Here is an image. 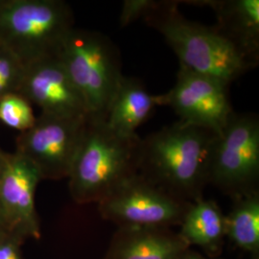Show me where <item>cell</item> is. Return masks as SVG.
Masks as SVG:
<instances>
[{
	"label": "cell",
	"instance_id": "7a4b0ae2",
	"mask_svg": "<svg viewBox=\"0 0 259 259\" xmlns=\"http://www.w3.org/2000/svg\"><path fill=\"white\" fill-rule=\"evenodd\" d=\"M140 140L121 136L105 120L87 118L70 169L69 191L78 204H98L123 181L138 174Z\"/></svg>",
	"mask_w": 259,
	"mask_h": 259
},
{
	"label": "cell",
	"instance_id": "ffe728a7",
	"mask_svg": "<svg viewBox=\"0 0 259 259\" xmlns=\"http://www.w3.org/2000/svg\"><path fill=\"white\" fill-rule=\"evenodd\" d=\"M24 239L19 235L7 232L0 237V259H24L21 246Z\"/></svg>",
	"mask_w": 259,
	"mask_h": 259
},
{
	"label": "cell",
	"instance_id": "e0dca14e",
	"mask_svg": "<svg viewBox=\"0 0 259 259\" xmlns=\"http://www.w3.org/2000/svg\"><path fill=\"white\" fill-rule=\"evenodd\" d=\"M36 118L32 104L21 94L12 93L0 98V121L11 129L23 133L34 125Z\"/></svg>",
	"mask_w": 259,
	"mask_h": 259
},
{
	"label": "cell",
	"instance_id": "30bf717a",
	"mask_svg": "<svg viewBox=\"0 0 259 259\" xmlns=\"http://www.w3.org/2000/svg\"><path fill=\"white\" fill-rule=\"evenodd\" d=\"M41 113L69 118L89 116L85 104L59 56H49L25 65L19 92Z\"/></svg>",
	"mask_w": 259,
	"mask_h": 259
},
{
	"label": "cell",
	"instance_id": "ba28073f",
	"mask_svg": "<svg viewBox=\"0 0 259 259\" xmlns=\"http://www.w3.org/2000/svg\"><path fill=\"white\" fill-rule=\"evenodd\" d=\"M87 118L40 113L30 129L19 133L15 153L36 167L42 180L67 178L82 140Z\"/></svg>",
	"mask_w": 259,
	"mask_h": 259
},
{
	"label": "cell",
	"instance_id": "44dd1931",
	"mask_svg": "<svg viewBox=\"0 0 259 259\" xmlns=\"http://www.w3.org/2000/svg\"><path fill=\"white\" fill-rule=\"evenodd\" d=\"M7 232H11L9 231L8 225H7V222H6V220H5L4 214H3V211H2L1 206H0V237L3 236L4 234H6Z\"/></svg>",
	"mask_w": 259,
	"mask_h": 259
},
{
	"label": "cell",
	"instance_id": "8fae6325",
	"mask_svg": "<svg viewBox=\"0 0 259 259\" xmlns=\"http://www.w3.org/2000/svg\"><path fill=\"white\" fill-rule=\"evenodd\" d=\"M42 178L25 157L7 154L0 174V206L9 231L23 238L39 239L36 191Z\"/></svg>",
	"mask_w": 259,
	"mask_h": 259
},
{
	"label": "cell",
	"instance_id": "7402d4cb",
	"mask_svg": "<svg viewBox=\"0 0 259 259\" xmlns=\"http://www.w3.org/2000/svg\"><path fill=\"white\" fill-rule=\"evenodd\" d=\"M183 259H208L205 258L204 256H202L201 254L199 253H196V252H186L185 256L183 257Z\"/></svg>",
	"mask_w": 259,
	"mask_h": 259
},
{
	"label": "cell",
	"instance_id": "52a82bcc",
	"mask_svg": "<svg viewBox=\"0 0 259 259\" xmlns=\"http://www.w3.org/2000/svg\"><path fill=\"white\" fill-rule=\"evenodd\" d=\"M191 203L177 199L139 173L123 181L98 203L105 219L121 228L167 229L181 224Z\"/></svg>",
	"mask_w": 259,
	"mask_h": 259
},
{
	"label": "cell",
	"instance_id": "8992f818",
	"mask_svg": "<svg viewBox=\"0 0 259 259\" xmlns=\"http://www.w3.org/2000/svg\"><path fill=\"white\" fill-rule=\"evenodd\" d=\"M258 177V115L234 112L214 141L208 183L237 198L257 192Z\"/></svg>",
	"mask_w": 259,
	"mask_h": 259
},
{
	"label": "cell",
	"instance_id": "603a6c76",
	"mask_svg": "<svg viewBox=\"0 0 259 259\" xmlns=\"http://www.w3.org/2000/svg\"><path fill=\"white\" fill-rule=\"evenodd\" d=\"M5 157H6V153L0 150V174H1V171H2V169H3V167H4Z\"/></svg>",
	"mask_w": 259,
	"mask_h": 259
},
{
	"label": "cell",
	"instance_id": "6da1fadb",
	"mask_svg": "<svg viewBox=\"0 0 259 259\" xmlns=\"http://www.w3.org/2000/svg\"><path fill=\"white\" fill-rule=\"evenodd\" d=\"M217 136L181 120L163 127L140 140L138 173L177 199H201Z\"/></svg>",
	"mask_w": 259,
	"mask_h": 259
},
{
	"label": "cell",
	"instance_id": "277c9868",
	"mask_svg": "<svg viewBox=\"0 0 259 259\" xmlns=\"http://www.w3.org/2000/svg\"><path fill=\"white\" fill-rule=\"evenodd\" d=\"M58 56L83 98L88 117L106 120L124 77L118 48L102 33L74 27Z\"/></svg>",
	"mask_w": 259,
	"mask_h": 259
},
{
	"label": "cell",
	"instance_id": "9c48e42d",
	"mask_svg": "<svg viewBox=\"0 0 259 259\" xmlns=\"http://www.w3.org/2000/svg\"><path fill=\"white\" fill-rule=\"evenodd\" d=\"M230 84L180 65L176 83L168 93L157 95L158 106H168L185 123L220 134L234 111L229 97Z\"/></svg>",
	"mask_w": 259,
	"mask_h": 259
},
{
	"label": "cell",
	"instance_id": "ac0fdd59",
	"mask_svg": "<svg viewBox=\"0 0 259 259\" xmlns=\"http://www.w3.org/2000/svg\"><path fill=\"white\" fill-rule=\"evenodd\" d=\"M24 72L25 65L19 58L0 45V98L19 93Z\"/></svg>",
	"mask_w": 259,
	"mask_h": 259
},
{
	"label": "cell",
	"instance_id": "7c38bea8",
	"mask_svg": "<svg viewBox=\"0 0 259 259\" xmlns=\"http://www.w3.org/2000/svg\"><path fill=\"white\" fill-rule=\"evenodd\" d=\"M208 6L216 15L213 27L235 47L250 65L259 60L258 0H206L195 1Z\"/></svg>",
	"mask_w": 259,
	"mask_h": 259
},
{
	"label": "cell",
	"instance_id": "d6986e66",
	"mask_svg": "<svg viewBox=\"0 0 259 259\" xmlns=\"http://www.w3.org/2000/svg\"><path fill=\"white\" fill-rule=\"evenodd\" d=\"M157 3L155 0H125L119 17L121 27H126L137 19H144Z\"/></svg>",
	"mask_w": 259,
	"mask_h": 259
},
{
	"label": "cell",
	"instance_id": "2e32d148",
	"mask_svg": "<svg viewBox=\"0 0 259 259\" xmlns=\"http://www.w3.org/2000/svg\"><path fill=\"white\" fill-rule=\"evenodd\" d=\"M226 236L241 250L258 254V191L234 198L232 211L226 216Z\"/></svg>",
	"mask_w": 259,
	"mask_h": 259
},
{
	"label": "cell",
	"instance_id": "9a60e30c",
	"mask_svg": "<svg viewBox=\"0 0 259 259\" xmlns=\"http://www.w3.org/2000/svg\"><path fill=\"white\" fill-rule=\"evenodd\" d=\"M179 235L185 243L216 253L226 236V216L218 204L198 199L189 204L181 222Z\"/></svg>",
	"mask_w": 259,
	"mask_h": 259
},
{
	"label": "cell",
	"instance_id": "5bb4252c",
	"mask_svg": "<svg viewBox=\"0 0 259 259\" xmlns=\"http://www.w3.org/2000/svg\"><path fill=\"white\" fill-rule=\"evenodd\" d=\"M157 106V96L149 93L139 79L124 75L105 122L115 133L132 137Z\"/></svg>",
	"mask_w": 259,
	"mask_h": 259
},
{
	"label": "cell",
	"instance_id": "4fadbf2b",
	"mask_svg": "<svg viewBox=\"0 0 259 259\" xmlns=\"http://www.w3.org/2000/svg\"><path fill=\"white\" fill-rule=\"evenodd\" d=\"M188 247L167 229L122 228L106 259H183Z\"/></svg>",
	"mask_w": 259,
	"mask_h": 259
},
{
	"label": "cell",
	"instance_id": "5b68a950",
	"mask_svg": "<svg viewBox=\"0 0 259 259\" xmlns=\"http://www.w3.org/2000/svg\"><path fill=\"white\" fill-rule=\"evenodd\" d=\"M74 28L63 0H0V45L24 65L56 56Z\"/></svg>",
	"mask_w": 259,
	"mask_h": 259
},
{
	"label": "cell",
	"instance_id": "3957f363",
	"mask_svg": "<svg viewBox=\"0 0 259 259\" xmlns=\"http://www.w3.org/2000/svg\"><path fill=\"white\" fill-rule=\"evenodd\" d=\"M173 49L180 65L228 84L254 68L215 28L185 19L176 1H157L144 18Z\"/></svg>",
	"mask_w": 259,
	"mask_h": 259
}]
</instances>
